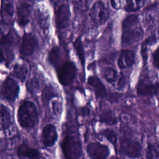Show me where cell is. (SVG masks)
<instances>
[{
  "label": "cell",
  "mask_w": 159,
  "mask_h": 159,
  "mask_svg": "<svg viewBox=\"0 0 159 159\" xmlns=\"http://www.w3.org/2000/svg\"><path fill=\"white\" fill-rule=\"evenodd\" d=\"M17 116V121L22 127H33L37 120V110L35 104L30 101H24L19 107Z\"/></svg>",
  "instance_id": "6da1fadb"
},
{
  "label": "cell",
  "mask_w": 159,
  "mask_h": 159,
  "mask_svg": "<svg viewBox=\"0 0 159 159\" xmlns=\"http://www.w3.org/2000/svg\"><path fill=\"white\" fill-rule=\"evenodd\" d=\"M61 147L68 159H79L83 154L80 139L75 135H66L61 141Z\"/></svg>",
  "instance_id": "7a4b0ae2"
},
{
  "label": "cell",
  "mask_w": 159,
  "mask_h": 159,
  "mask_svg": "<svg viewBox=\"0 0 159 159\" xmlns=\"http://www.w3.org/2000/svg\"><path fill=\"white\" fill-rule=\"evenodd\" d=\"M142 145L137 140L130 138H124L121 140L119 147V152L130 158H139L141 155Z\"/></svg>",
  "instance_id": "3957f363"
},
{
  "label": "cell",
  "mask_w": 159,
  "mask_h": 159,
  "mask_svg": "<svg viewBox=\"0 0 159 159\" xmlns=\"http://www.w3.org/2000/svg\"><path fill=\"white\" fill-rule=\"evenodd\" d=\"M89 16L93 22L96 25H102L108 19L109 12L104 4L100 1L95 2L92 6Z\"/></svg>",
  "instance_id": "277c9868"
},
{
  "label": "cell",
  "mask_w": 159,
  "mask_h": 159,
  "mask_svg": "<svg viewBox=\"0 0 159 159\" xmlns=\"http://www.w3.org/2000/svg\"><path fill=\"white\" fill-rule=\"evenodd\" d=\"M76 74V69L72 62L66 61L58 69V81L63 86L71 84L74 80Z\"/></svg>",
  "instance_id": "5b68a950"
},
{
  "label": "cell",
  "mask_w": 159,
  "mask_h": 159,
  "mask_svg": "<svg viewBox=\"0 0 159 159\" xmlns=\"http://www.w3.org/2000/svg\"><path fill=\"white\" fill-rule=\"evenodd\" d=\"M86 151L91 159H106L110 153L107 145L97 142L89 143Z\"/></svg>",
  "instance_id": "8992f818"
},
{
  "label": "cell",
  "mask_w": 159,
  "mask_h": 159,
  "mask_svg": "<svg viewBox=\"0 0 159 159\" xmlns=\"http://www.w3.org/2000/svg\"><path fill=\"white\" fill-rule=\"evenodd\" d=\"M143 36V30L141 27L129 28L123 30L122 34V44L129 46L139 42Z\"/></svg>",
  "instance_id": "52a82bcc"
},
{
  "label": "cell",
  "mask_w": 159,
  "mask_h": 159,
  "mask_svg": "<svg viewBox=\"0 0 159 159\" xmlns=\"http://www.w3.org/2000/svg\"><path fill=\"white\" fill-rule=\"evenodd\" d=\"M19 86L17 83L11 78L7 77L2 84L1 93L8 101H12L18 96Z\"/></svg>",
  "instance_id": "ba28073f"
},
{
  "label": "cell",
  "mask_w": 159,
  "mask_h": 159,
  "mask_svg": "<svg viewBox=\"0 0 159 159\" xmlns=\"http://www.w3.org/2000/svg\"><path fill=\"white\" fill-rule=\"evenodd\" d=\"M37 47L35 37L30 33H25L22 39L20 53L22 57H29L33 54Z\"/></svg>",
  "instance_id": "9c48e42d"
},
{
  "label": "cell",
  "mask_w": 159,
  "mask_h": 159,
  "mask_svg": "<svg viewBox=\"0 0 159 159\" xmlns=\"http://www.w3.org/2000/svg\"><path fill=\"white\" fill-rule=\"evenodd\" d=\"M70 11L67 4H61L55 10V22L60 29L66 28L70 24Z\"/></svg>",
  "instance_id": "30bf717a"
},
{
  "label": "cell",
  "mask_w": 159,
  "mask_h": 159,
  "mask_svg": "<svg viewBox=\"0 0 159 159\" xmlns=\"http://www.w3.org/2000/svg\"><path fill=\"white\" fill-rule=\"evenodd\" d=\"M58 139L56 127L54 125L50 124L45 125L42 132V139L44 146L51 147L53 146Z\"/></svg>",
  "instance_id": "8fae6325"
},
{
  "label": "cell",
  "mask_w": 159,
  "mask_h": 159,
  "mask_svg": "<svg viewBox=\"0 0 159 159\" xmlns=\"http://www.w3.org/2000/svg\"><path fill=\"white\" fill-rule=\"evenodd\" d=\"M17 155L21 159H42L41 154L37 149L32 148L25 143H22L17 147Z\"/></svg>",
  "instance_id": "7c38bea8"
},
{
  "label": "cell",
  "mask_w": 159,
  "mask_h": 159,
  "mask_svg": "<svg viewBox=\"0 0 159 159\" xmlns=\"http://www.w3.org/2000/svg\"><path fill=\"white\" fill-rule=\"evenodd\" d=\"M31 4L28 2H21L17 7V20L19 25L25 26L29 22Z\"/></svg>",
  "instance_id": "4fadbf2b"
},
{
  "label": "cell",
  "mask_w": 159,
  "mask_h": 159,
  "mask_svg": "<svg viewBox=\"0 0 159 159\" xmlns=\"http://www.w3.org/2000/svg\"><path fill=\"white\" fill-rule=\"evenodd\" d=\"M157 84H153L146 80H140L137 86V93L140 96H153L157 94Z\"/></svg>",
  "instance_id": "5bb4252c"
},
{
  "label": "cell",
  "mask_w": 159,
  "mask_h": 159,
  "mask_svg": "<svg viewBox=\"0 0 159 159\" xmlns=\"http://www.w3.org/2000/svg\"><path fill=\"white\" fill-rule=\"evenodd\" d=\"M135 63V53L130 50H122L119 55L117 65L120 69L131 67Z\"/></svg>",
  "instance_id": "9a60e30c"
},
{
  "label": "cell",
  "mask_w": 159,
  "mask_h": 159,
  "mask_svg": "<svg viewBox=\"0 0 159 159\" xmlns=\"http://www.w3.org/2000/svg\"><path fill=\"white\" fill-rule=\"evenodd\" d=\"M88 83L90 86L93 88L97 95L104 98L107 96L106 89L101 81L96 76H90L88 79Z\"/></svg>",
  "instance_id": "2e32d148"
},
{
  "label": "cell",
  "mask_w": 159,
  "mask_h": 159,
  "mask_svg": "<svg viewBox=\"0 0 159 159\" xmlns=\"http://www.w3.org/2000/svg\"><path fill=\"white\" fill-rule=\"evenodd\" d=\"M15 43V37L12 32L9 31L7 34L2 35L1 39V50H4V52L11 54L12 51V47Z\"/></svg>",
  "instance_id": "e0dca14e"
},
{
  "label": "cell",
  "mask_w": 159,
  "mask_h": 159,
  "mask_svg": "<svg viewBox=\"0 0 159 159\" xmlns=\"http://www.w3.org/2000/svg\"><path fill=\"white\" fill-rule=\"evenodd\" d=\"M28 67L25 63H16L12 68L13 75L22 82H24L28 75Z\"/></svg>",
  "instance_id": "ac0fdd59"
},
{
  "label": "cell",
  "mask_w": 159,
  "mask_h": 159,
  "mask_svg": "<svg viewBox=\"0 0 159 159\" xmlns=\"http://www.w3.org/2000/svg\"><path fill=\"white\" fill-rule=\"evenodd\" d=\"M1 124L4 131L9 129L11 125V117L9 109L2 104L1 105Z\"/></svg>",
  "instance_id": "d6986e66"
},
{
  "label": "cell",
  "mask_w": 159,
  "mask_h": 159,
  "mask_svg": "<svg viewBox=\"0 0 159 159\" xmlns=\"http://www.w3.org/2000/svg\"><path fill=\"white\" fill-rule=\"evenodd\" d=\"M99 120L102 123L107 125H114L117 122V119L115 114L110 109L104 110L99 116Z\"/></svg>",
  "instance_id": "ffe728a7"
},
{
  "label": "cell",
  "mask_w": 159,
  "mask_h": 159,
  "mask_svg": "<svg viewBox=\"0 0 159 159\" xmlns=\"http://www.w3.org/2000/svg\"><path fill=\"white\" fill-rule=\"evenodd\" d=\"M49 60L55 68H60V63L62 60V52L58 47H54L49 53Z\"/></svg>",
  "instance_id": "44dd1931"
},
{
  "label": "cell",
  "mask_w": 159,
  "mask_h": 159,
  "mask_svg": "<svg viewBox=\"0 0 159 159\" xmlns=\"http://www.w3.org/2000/svg\"><path fill=\"white\" fill-rule=\"evenodd\" d=\"M147 159H157L159 157V145L157 143H148L145 151Z\"/></svg>",
  "instance_id": "7402d4cb"
},
{
  "label": "cell",
  "mask_w": 159,
  "mask_h": 159,
  "mask_svg": "<svg viewBox=\"0 0 159 159\" xmlns=\"http://www.w3.org/2000/svg\"><path fill=\"white\" fill-rule=\"evenodd\" d=\"M103 78L109 83L114 84L117 81V72L112 67H106L102 70Z\"/></svg>",
  "instance_id": "603a6c76"
},
{
  "label": "cell",
  "mask_w": 159,
  "mask_h": 159,
  "mask_svg": "<svg viewBox=\"0 0 159 159\" xmlns=\"http://www.w3.org/2000/svg\"><path fill=\"white\" fill-rule=\"evenodd\" d=\"M40 80L37 75H33L27 83V88L32 93H36L40 89Z\"/></svg>",
  "instance_id": "cb8c5ba5"
},
{
  "label": "cell",
  "mask_w": 159,
  "mask_h": 159,
  "mask_svg": "<svg viewBox=\"0 0 159 159\" xmlns=\"http://www.w3.org/2000/svg\"><path fill=\"white\" fill-rule=\"evenodd\" d=\"M139 22V16L136 14H130L127 16L122 22L123 30L127 29L135 25Z\"/></svg>",
  "instance_id": "d4e9b609"
},
{
  "label": "cell",
  "mask_w": 159,
  "mask_h": 159,
  "mask_svg": "<svg viewBox=\"0 0 159 159\" xmlns=\"http://www.w3.org/2000/svg\"><path fill=\"white\" fill-rule=\"evenodd\" d=\"M74 48L76 50V52L78 55L79 59L80 60V61L82 65H84V61H85L84 51L83 43L81 42V40L80 37H78L74 42Z\"/></svg>",
  "instance_id": "484cf974"
},
{
  "label": "cell",
  "mask_w": 159,
  "mask_h": 159,
  "mask_svg": "<svg viewBox=\"0 0 159 159\" xmlns=\"http://www.w3.org/2000/svg\"><path fill=\"white\" fill-rule=\"evenodd\" d=\"M57 96L55 90L51 85L46 86L42 90V97L45 101H49Z\"/></svg>",
  "instance_id": "4316f807"
},
{
  "label": "cell",
  "mask_w": 159,
  "mask_h": 159,
  "mask_svg": "<svg viewBox=\"0 0 159 159\" xmlns=\"http://www.w3.org/2000/svg\"><path fill=\"white\" fill-rule=\"evenodd\" d=\"M102 135L114 146L116 145L117 137V134H116V132L114 130L109 129V128L103 130Z\"/></svg>",
  "instance_id": "83f0119b"
},
{
  "label": "cell",
  "mask_w": 159,
  "mask_h": 159,
  "mask_svg": "<svg viewBox=\"0 0 159 159\" xmlns=\"http://www.w3.org/2000/svg\"><path fill=\"white\" fill-rule=\"evenodd\" d=\"M145 3L143 1H129L125 6V10L128 12L139 10Z\"/></svg>",
  "instance_id": "f1b7e54d"
},
{
  "label": "cell",
  "mask_w": 159,
  "mask_h": 159,
  "mask_svg": "<svg viewBox=\"0 0 159 159\" xmlns=\"http://www.w3.org/2000/svg\"><path fill=\"white\" fill-rule=\"evenodd\" d=\"M126 85V78L123 73H120L116 82V88L119 90L123 89Z\"/></svg>",
  "instance_id": "f546056e"
},
{
  "label": "cell",
  "mask_w": 159,
  "mask_h": 159,
  "mask_svg": "<svg viewBox=\"0 0 159 159\" xmlns=\"http://www.w3.org/2000/svg\"><path fill=\"white\" fill-rule=\"evenodd\" d=\"M52 110L54 115H60L61 112V105L57 101H53L52 102Z\"/></svg>",
  "instance_id": "4dcf8cb0"
},
{
  "label": "cell",
  "mask_w": 159,
  "mask_h": 159,
  "mask_svg": "<svg viewBox=\"0 0 159 159\" xmlns=\"http://www.w3.org/2000/svg\"><path fill=\"white\" fill-rule=\"evenodd\" d=\"M157 42V37L156 34H152L150 37H148L143 43L147 45V46L152 45L155 44Z\"/></svg>",
  "instance_id": "1f68e13d"
},
{
  "label": "cell",
  "mask_w": 159,
  "mask_h": 159,
  "mask_svg": "<svg viewBox=\"0 0 159 159\" xmlns=\"http://www.w3.org/2000/svg\"><path fill=\"white\" fill-rule=\"evenodd\" d=\"M4 9H5L6 14L8 16H9L11 17L13 16L14 13V10L13 4L11 2H8V3L6 4V5L4 6Z\"/></svg>",
  "instance_id": "d6a6232c"
},
{
  "label": "cell",
  "mask_w": 159,
  "mask_h": 159,
  "mask_svg": "<svg viewBox=\"0 0 159 159\" xmlns=\"http://www.w3.org/2000/svg\"><path fill=\"white\" fill-rule=\"evenodd\" d=\"M147 47H148V46L147 45H145L143 43H142V47H141V54H142V57L144 64H145V63L147 60V57H148Z\"/></svg>",
  "instance_id": "836d02e7"
},
{
  "label": "cell",
  "mask_w": 159,
  "mask_h": 159,
  "mask_svg": "<svg viewBox=\"0 0 159 159\" xmlns=\"http://www.w3.org/2000/svg\"><path fill=\"white\" fill-rule=\"evenodd\" d=\"M153 59L154 65L159 69V47L154 52L153 55Z\"/></svg>",
  "instance_id": "e575fe53"
},
{
  "label": "cell",
  "mask_w": 159,
  "mask_h": 159,
  "mask_svg": "<svg viewBox=\"0 0 159 159\" xmlns=\"http://www.w3.org/2000/svg\"><path fill=\"white\" fill-rule=\"evenodd\" d=\"M90 114V109L89 107H88L87 106L83 107L81 109V114L83 116H88Z\"/></svg>",
  "instance_id": "d590c367"
},
{
  "label": "cell",
  "mask_w": 159,
  "mask_h": 159,
  "mask_svg": "<svg viewBox=\"0 0 159 159\" xmlns=\"http://www.w3.org/2000/svg\"><path fill=\"white\" fill-rule=\"evenodd\" d=\"M111 4L112 7L116 9H119L120 7V1H111Z\"/></svg>",
  "instance_id": "8d00e7d4"
},
{
  "label": "cell",
  "mask_w": 159,
  "mask_h": 159,
  "mask_svg": "<svg viewBox=\"0 0 159 159\" xmlns=\"http://www.w3.org/2000/svg\"><path fill=\"white\" fill-rule=\"evenodd\" d=\"M112 159H122V158H119V157H114Z\"/></svg>",
  "instance_id": "74e56055"
},
{
  "label": "cell",
  "mask_w": 159,
  "mask_h": 159,
  "mask_svg": "<svg viewBox=\"0 0 159 159\" xmlns=\"http://www.w3.org/2000/svg\"><path fill=\"white\" fill-rule=\"evenodd\" d=\"M158 91H159V84H158Z\"/></svg>",
  "instance_id": "f35d334b"
}]
</instances>
